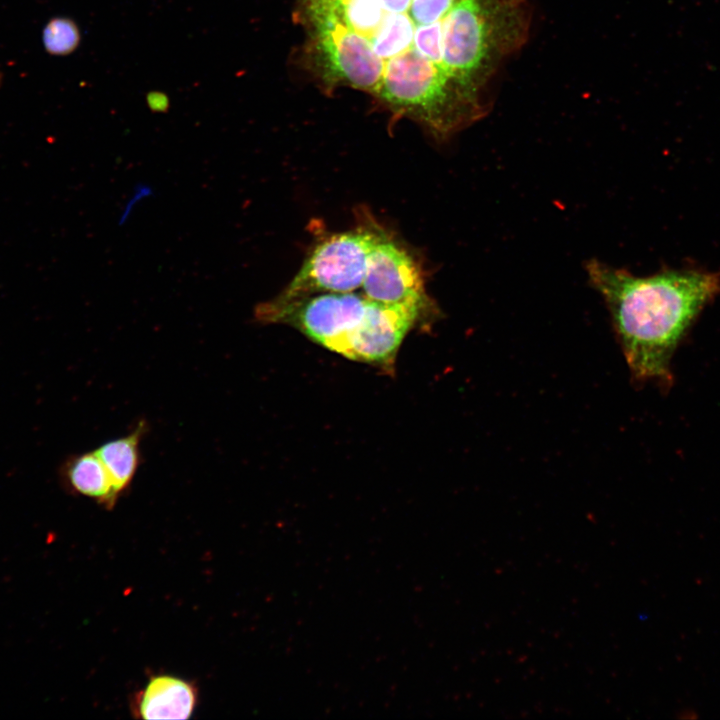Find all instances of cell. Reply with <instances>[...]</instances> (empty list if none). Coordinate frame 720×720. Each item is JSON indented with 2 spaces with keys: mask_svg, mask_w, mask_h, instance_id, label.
<instances>
[{
  "mask_svg": "<svg viewBox=\"0 0 720 720\" xmlns=\"http://www.w3.org/2000/svg\"><path fill=\"white\" fill-rule=\"evenodd\" d=\"M589 282L603 297L633 377L671 381L670 360L695 317L720 291V274L663 269L648 277L608 266L586 265Z\"/></svg>",
  "mask_w": 720,
  "mask_h": 720,
  "instance_id": "6da1fadb",
  "label": "cell"
},
{
  "mask_svg": "<svg viewBox=\"0 0 720 720\" xmlns=\"http://www.w3.org/2000/svg\"><path fill=\"white\" fill-rule=\"evenodd\" d=\"M530 21L525 0H461L445 18L446 72L480 93L504 58L524 45Z\"/></svg>",
  "mask_w": 720,
  "mask_h": 720,
  "instance_id": "7a4b0ae2",
  "label": "cell"
},
{
  "mask_svg": "<svg viewBox=\"0 0 720 720\" xmlns=\"http://www.w3.org/2000/svg\"><path fill=\"white\" fill-rule=\"evenodd\" d=\"M386 231L374 221L320 242L298 273L276 297L288 301L318 293L361 289L368 257Z\"/></svg>",
  "mask_w": 720,
  "mask_h": 720,
  "instance_id": "3957f363",
  "label": "cell"
},
{
  "mask_svg": "<svg viewBox=\"0 0 720 720\" xmlns=\"http://www.w3.org/2000/svg\"><path fill=\"white\" fill-rule=\"evenodd\" d=\"M369 304L359 292H326L282 301L276 298L257 306L262 323L290 325L313 342L347 358L351 340Z\"/></svg>",
  "mask_w": 720,
  "mask_h": 720,
  "instance_id": "277c9868",
  "label": "cell"
},
{
  "mask_svg": "<svg viewBox=\"0 0 720 720\" xmlns=\"http://www.w3.org/2000/svg\"><path fill=\"white\" fill-rule=\"evenodd\" d=\"M361 289L373 302L415 305L432 311L418 264L387 232L369 254Z\"/></svg>",
  "mask_w": 720,
  "mask_h": 720,
  "instance_id": "5b68a950",
  "label": "cell"
},
{
  "mask_svg": "<svg viewBox=\"0 0 720 720\" xmlns=\"http://www.w3.org/2000/svg\"><path fill=\"white\" fill-rule=\"evenodd\" d=\"M428 311L431 312L415 305H386L369 300L347 358L391 370L403 339Z\"/></svg>",
  "mask_w": 720,
  "mask_h": 720,
  "instance_id": "8992f818",
  "label": "cell"
},
{
  "mask_svg": "<svg viewBox=\"0 0 720 720\" xmlns=\"http://www.w3.org/2000/svg\"><path fill=\"white\" fill-rule=\"evenodd\" d=\"M195 687L168 675L153 677L138 695L136 715L142 719H188L196 705Z\"/></svg>",
  "mask_w": 720,
  "mask_h": 720,
  "instance_id": "52a82bcc",
  "label": "cell"
},
{
  "mask_svg": "<svg viewBox=\"0 0 720 720\" xmlns=\"http://www.w3.org/2000/svg\"><path fill=\"white\" fill-rule=\"evenodd\" d=\"M146 428L145 421H141L130 434L108 441L95 450L117 496L129 487L136 474L140 463V442Z\"/></svg>",
  "mask_w": 720,
  "mask_h": 720,
  "instance_id": "ba28073f",
  "label": "cell"
},
{
  "mask_svg": "<svg viewBox=\"0 0 720 720\" xmlns=\"http://www.w3.org/2000/svg\"><path fill=\"white\" fill-rule=\"evenodd\" d=\"M65 477L71 488L83 495L112 507L118 496L115 494L107 470L94 451L70 458L65 465Z\"/></svg>",
  "mask_w": 720,
  "mask_h": 720,
  "instance_id": "9c48e42d",
  "label": "cell"
},
{
  "mask_svg": "<svg viewBox=\"0 0 720 720\" xmlns=\"http://www.w3.org/2000/svg\"><path fill=\"white\" fill-rule=\"evenodd\" d=\"M80 41L79 29L68 18H54L43 30V43L53 55H66L77 48Z\"/></svg>",
  "mask_w": 720,
  "mask_h": 720,
  "instance_id": "30bf717a",
  "label": "cell"
},
{
  "mask_svg": "<svg viewBox=\"0 0 720 720\" xmlns=\"http://www.w3.org/2000/svg\"><path fill=\"white\" fill-rule=\"evenodd\" d=\"M149 108L154 112H165L169 106L167 96L160 92H151L147 95Z\"/></svg>",
  "mask_w": 720,
  "mask_h": 720,
  "instance_id": "8fae6325",
  "label": "cell"
}]
</instances>
